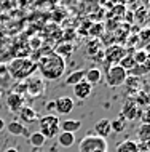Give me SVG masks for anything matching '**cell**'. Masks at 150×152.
I'll return each instance as SVG.
<instances>
[{
	"label": "cell",
	"instance_id": "1",
	"mask_svg": "<svg viewBox=\"0 0 150 152\" xmlns=\"http://www.w3.org/2000/svg\"><path fill=\"white\" fill-rule=\"evenodd\" d=\"M35 64H37V71L40 72L42 79L48 82L59 80L66 72V61L54 51H50L46 55L40 56Z\"/></svg>",
	"mask_w": 150,
	"mask_h": 152
},
{
	"label": "cell",
	"instance_id": "2",
	"mask_svg": "<svg viewBox=\"0 0 150 152\" xmlns=\"http://www.w3.org/2000/svg\"><path fill=\"white\" fill-rule=\"evenodd\" d=\"M35 71H37V64L29 58H16L7 67V72H10V75L16 80H27Z\"/></svg>",
	"mask_w": 150,
	"mask_h": 152
},
{
	"label": "cell",
	"instance_id": "3",
	"mask_svg": "<svg viewBox=\"0 0 150 152\" xmlns=\"http://www.w3.org/2000/svg\"><path fill=\"white\" fill-rule=\"evenodd\" d=\"M38 126H40V133L43 134L46 139H53L56 138L59 134L61 131V126H59V118L58 115H54V114H46V115L43 117H38Z\"/></svg>",
	"mask_w": 150,
	"mask_h": 152
},
{
	"label": "cell",
	"instance_id": "4",
	"mask_svg": "<svg viewBox=\"0 0 150 152\" xmlns=\"http://www.w3.org/2000/svg\"><path fill=\"white\" fill-rule=\"evenodd\" d=\"M80 152H107L109 144L107 139L98 136V134H88L80 141Z\"/></svg>",
	"mask_w": 150,
	"mask_h": 152
},
{
	"label": "cell",
	"instance_id": "5",
	"mask_svg": "<svg viewBox=\"0 0 150 152\" xmlns=\"http://www.w3.org/2000/svg\"><path fill=\"white\" fill-rule=\"evenodd\" d=\"M126 77L128 72L118 64H112L107 69V74H105V80H107L109 87H121L126 80Z\"/></svg>",
	"mask_w": 150,
	"mask_h": 152
},
{
	"label": "cell",
	"instance_id": "6",
	"mask_svg": "<svg viewBox=\"0 0 150 152\" xmlns=\"http://www.w3.org/2000/svg\"><path fill=\"white\" fill-rule=\"evenodd\" d=\"M46 90V82L42 77H29L26 82V93L30 96H42Z\"/></svg>",
	"mask_w": 150,
	"mask_h": 152
},
{
	"label": "cell",
	"instance_id": "7",
	"mask_svg": "<svg viewBox=\"0 0 150 152\" xmlns=\"http://www.w3.org/2000/svg\"><path fill=\"white\" fill-rule=\"evenodd\" d=\"M123 56H126V48H123L121 45H112L104 51V59L112 64H118Z\"/></svg>",
	"mask_w": 150,
	"mask_h": 152
},
{
	"label": "cell",
	"instance_id": "8",
	"mask_svg": "<svg viewBox=\"0 0 150 152\" xmlns=\"http://www.w3.org/2000/svg\"><path fill=\"white\" fill-rule=\"evenodd\" d=\"M74 107H75V102L69 96H59L54 99V110L58 114L67 115V114H70L72 110H74Z\"/></svg>",
	"mask_w": 150,
	"mask_h": 152
},
{
	"label": "cell",
	"instance_id": "9",
	"mask_svg": "<svg viewBox=\"0 0 150 152\" xmlns=\"http://www.w3.org/2000/svg\"><path fill=\"white\" fill-rule=\"evenodd\" d=\"M141 114H142V110H141V107H139V106H137L133 99H129L126 104H123L121 117L128 118V120H136V118L141 117Z\"/></svg>",
	"mask_w": 150,
	"mask_h": 152
},
{
	"label": "cell",
	"instance_id": "10",
	"mask_svg": "<svg viewBox=\"0 0 150 152\" xmlns=\"http://www.w3.org/2000/svg\"><path fill=\"white\" fill-rule=\"evenodd\" d=\"M7 106H8V110H11V112H19L22 106H26L24 104V94H18L11 91L7 96Z\"/></svg>",
	"mask_w": 150,
	"mask_h": 152
},
{
	"label": "cell",
	"instance_id": "11",
	"mask_svg": "<svg viewBox=\"0 0 150 152\" xmlns=\"http://www.w3.org/2000/svg\"><path fill=\"white\" fill-rule=\"evenodd\" d=\"M93 93V85H90L86 80H82L78 82L77 85H74V94L75 98H78V99H86V98H90Z\"/></svg>",
	"mask_w": 150,
	"mask_h": 152
},
{
	"label": "cell",
	"instance_id": "12",
	"mask_svg": "<svg viewBox=\"0 0 150 152\" xmlns=\"http://www.w3.org/2000/svg\"><path fill=\"white\" fill-rule=\"evenodd\" d=\"M5 128L8 130V133L10 134H13V136H24V138H29V130H27V126L24 125V123L21 122H18V120H13V122H10L8 125H5Z\"/></svg>",
	"mask_w": 150,
	"mask_h": 152
},
{
	"label": "cell",
	"instance_id": "13",
	"mask_svg": "<svg viewBox=\"0 0 150 152\" xmlns=\"http://www.w3.org/2000/svg\"><path fill=\"white\" fill-rule=\"evenodd\" d=\"M19 118L24 122V123H34V122H37L38 120V114H37V110L35 109H32L30 106H22L21 110H19ZM21 122V123H22Z\"/></svg>",
	"mask_w": 150,
	"mask_h": 152
},
{
	"label": "cell",
	"instance_id": "14",
	"mask_svg": "<svg viewBox=\"0 0 150 152\" xmlns=\"http://www.w3.org/2000/svg\"><path fill=\"white\" fill-rule=\"evenodd\" d=\"M94 133L98 134V136L105 139L109 134L112 133L110 120H109V118H101V120H98V122H96V125H94Z\"/></svg>",
	"mask_w": 150,
	"mask_h": 152
},
{
	"label": "cell",
	"instance_id": "15",
	"mask_svg": "<svg viewBox=\"0 0 150 152\" xmlns=\"http://www.w3.org/2000/svg\"><path fill=\"white\" fill-rule=\"evenodd\" d=\"M85 80L90 85H98L102 80V71L99 67H90L88 71H85Z\"/></svg>",
	"mask_w": 150,
	"mask_h": 152
},
{
	"label": "cell",
	"instance_id": "16",
	"mask_svg": "<svg viewBox=\"0 0 150 152\" xmlns=\"http://www.w3.org/2000/svg\"><path fill=\"white\" fill-rule=\"evenodd\" d=\"M61 131H67V133H77L80 128H82V120H77V118H67V120H62V123H59Z\"/></svg>",
	"mask_w": 150,
	"mask_h": 152
},
{
	"label": "cell",
	"instance_id": "17",
	"mask_svg": "<svg viewBox=\"0 0 150 152\" xmlns=\"http://www.w3.org/2000/svg\"><path fill=\"white\" fill-rule=\"evenodd\" d=\"M58 144L61 147H72L75 144V134L74 133H67V131H59L58 136Z\"/></svg>",
	"mask_w": 150,
	"mask_h": 152
},
{
	"label": "cell",
	"instance_id": "18",
	"mask_svg": "<svg viewBox=\"0 0 150 152\" xmlns=\"http://www.w3.org/2000/svg\"><path fill=\"white\" fill-rule=\"evenodd\" d=\"M123 85L126 87V90L129 93H137L141 88V79L139 77H134V75H128Z\"/></svg>",
	"mask_w": 150,
	"mask_h": 152
},
{
	"label": "cell",
	"instance_id": "19",
	"mask_svg": "<svg viewBox=\"0 0 150 152\" xmlns=\"http://www.w3.org/2000/svg\"><path fill=\"white\" fill-rule=\"evenodd\" d=\"M117 152H139V147H137L136 141L126 139V141H121L120 144L117 146Z\"/></svg>",
	"mask_w": 150,
	"mask_h": 152
},
{
	"label": "cell",
	"instance_id": "20",
	"mask_svg": "<svg viewBox=\"0 0 150 152\" xmlns=\"http://www.w3.org/2000/svg\"><path fill=\"white\" fill-rule=\"evenodd\" d=\"M82 80H85V69H80V71H75V72L69 74L64 83H66V85H70V87H74V85H77L78 82H82Z\"/></svg>",
	"mask_w": 150,
	"mask_h": 152
},
{
	"label": "cell",
	"instance_id": "21",
	"mask_svg": "<svg viewBox=\"0 0 150 152\" xmlns=\"http://www.w3.org/2000/svg\"><path fill=\"white\" fill-rule=\"evenodd\" d=\"M29 142H30L32 147H37V149H40V147L45 146L46 138L43 136L40 131H35V133H30V134H29Z\"/></svg>",
	"mask_w": 150,
	"mask_h": 152
},
{
	"label": "cell",
	"instance_id": "22",
	"mask_svg": "<svg viewBox=\"0 0 150 152\" xmlns=\"http://www.w3.org/2000/svg\"><path fill=\"white\" fill-rule=\"evenodd\" d=\"M149 64H134V67L131 71H128V75H134V77H142V75H147L149 74Z\"/></svg>",
	"mask_w": 150,
	"mask_h": 152
},
{
	"label": "cell",
	"instance_id": "23",
	"mask_svg": "<svg viewBox=\"0 0 150 152\" xmlns=\"http://www.w3.org/2000/svg\"><path fill=\"white\" fill-rule=\"evenodd\" d=\"M137 138H139L141 142H149L150 139V126L149 123H142L137 130Z\"/></svg>",
	"mask_w": 150,
	"mask_h": 152
},
{
	"label": "cell",
	"instance_id": "24",
	"mask_svg": "<svg viewBox=\"0 0 150 152\" xmlns=\"http://www.w3.org/2000/svg\"><path fill=\"white\" fill-rule=\"evenodd\" d=\"M133 59H134L136 64H149V53H147V50H137V51H134Z\"/></svg>",
	"mask_w": 150,
	"mask_h": 152
},
{
	"label": "cell",
	"instance_id": "25",
	"mask_svg": "<svg viewBox=\"0 0 150 152\" xmlns=\"http://www.w3.org/2000/svg\"><path fill=\"white\" fill-rule=\"evenodd\" d=\"M72 51H74V48H72L70 43H62L61 47L56 48L54 53H58L61 58H69V56H72Z\"/></svg>",
	"mask_w": 150,
	"mask_h": 152
},
{
	"label": "cell",
	"instance_id": "26",
	"mask_svg": "<svg viewBox=\"0 0 150 152\" xmlns=\"http://www.w3.org/2000/svg\"><path fill=\"white\" fill-rule=\"evenodd\" d=\"M134 59H133V55H126V56H123V58L120 59V63H118V66H121V67L125 69V71H131L133 67H134Z\"/></svg>",
	"mask_w": 150,
	"mask_h": 152
},
{
	"label": "cell",
	"instance_id": "27",
	"mask_svg": "<svg viewBox=\"0 0 150 152\" xmlns=\"http://www.w3.org/2000/svg\"><path fill=\"white\" fill-rule=\"evenodd\" d=\"M125 126L126 125H125L123 117H118V118H115V120L110 122V128H112V131H115V133H123Z\"/></svg>",
	"mask_w": 150,
	"mask_h": 152
},
{
	"label": "cell",
	"instance_id": "28",
	"mask_svg": "<svg viewBox=\"0 0 150 152\" xmlns=\"http://www.w3.org/2000/svg\"><path fill=\"white\" fill-rule=\"evenodd\" d=\"M101 50V42L98 39H94V40H91L90 43H86V51L90 53V55H98Z\"/></svg>",
	"mask_w": 150,
	"mask_h": 152
},
{
	"label": "cell",
	"instance_id": "29",
	"mask_svg": "<svg viewBox=\"0 0 150 152\" xmlns=\"http://www.w3.org/2000/svg\"><path fill=\"white\" fill-rule=\"evenodd\" d=\"M136 94H137V96H136L133 101H134L137 106H147V104H149V98H147V93H145V91L139 90Z\"/></svg>",
	"mask_w": 150,
	"mask_h": 152
},
{
	"label": "cell",
	"instance_id": "30",
	"mask_svg": "<svg viewBox=\"0 0 150 152\" xmlns=\"http://www.w3.org/2000/svg\"><path fill=\"white\" fill-rule=\"evenodd\" d=\"M90 29L91 31H88V32H90V35L94 37V39H98L99 35H102L104 26H102V24H93V26H90Z\"/></svg>",
	"mask_w": 150,
	"mask_h": 152
},
{
	"label": "cell",
	"instance_id": "31",
	"mask_svg": "<svg viewBox=\"0 0 150 152\" xmlns=\"http://www.w3.org/2000/svg\"><path fill=\"white\" fill-rule=\"evenodd\" d=\"M141 39H142L144 42L149 39V29H142V32H141Z\"/></svg>",
	"mask_w": 150,
	"mask_h": 152
},
{
	"label": "cell",
	"instance_id": "32",
	"mask_svg": "<svg viewBox=\"0 0 150 152\" xmlns=\"http://www.w3.org/2000/svg\"><path fill=\"white\" fill-rule=\"evenodd\" d=\"M46 110H54V101L46 102Z\"/></svg>",
	"mask_w": 150,
	"mask_h": 152
},
{
	"label": "cell",
	"instance_id": "33",
	"mask_svg": "<svg viewBox=\"0 0 150 152\" xmlns=\"http://www.w3.org/2000/svg\"><path fill=\"white\" fill-rule=\"evenodd\" d=\"M125 15H126V21H129V23H133V16H134V15H133L131 11H128V13H125Z\"/></svg>",
	"mask_w": 150,
	"mask_h": 152
},
{
	"label": "cell",
	"instance_id": "34",
	"mask_svg": "<svg viewBox=\"0 0 150 152\" xmlns=\"http://www.w3.org/2000/svg\"><path fill=\"white\" fill-rule=\"evenodd\" d=\"M3 74H8V72H7V66L0 64V75H3Z\"/></svg>",
	"mask_w": 150,
	"mask_h": 152
},
{
	"label": "cell",
	"instance_id": "35",
	"mask_svg": "<svg viewBox=\"0 0 150 152\" xmlns=\"http://www.w3.org/2000/svg\"><path fill=\"white\" fill-rule=\"evenodd\" d=\"M3 130H5V120L0 117V131H3Z\"/></svg>",
	"mask_w": 150,
	"mask_h": 152
},
{
	"label": "cell",
	"instance_id": "36",
	"mask_svg": "<svg viewBox=\"0 0 150 152\" xmlns=\"http://www.w3.org/2000/svg\"><path fill=\"white\" fill-rule=\"evenodd\" d=\"M3 152H19V151L16 149V147H8V149H5Z\"/></svg>",
	"mask_w": 150,
	"mask_h": 152
},
{
	"label": "cell",
	"instance_id": "37",
	"mask_svg": "<svg viewBox=\"0 0 150 152\" xmlns=\"http://www.w3.org/2000/svg\"><path fill=\"white\" fill-rule=\"evenodd\" d=\"M126 2H128V3H133V2H136V0H126Z\"/></svg>",
	"mask_w": 150,
	"mask_h": 152
},
{
	"label": "cell",
	"instance_id": "38",
	"mask_svg": "<svg viewBox=\"0 0 150 152\" xmlns=\"http://www.w3.org/2000/svg\"><path fill=\"white\" fill-rule=\"evenodd\" d=\"M0 98H2V93H0Z\"/></svg>",
	"mask_w": 150,
	"mask_h": 152
}]
</instances>
